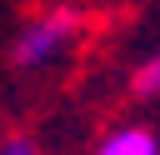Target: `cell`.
Returning <instances> with one entry per match:
<instances>
[{
  "mask_svg": "<svg viewBox=\"0 0 160 155\" xmlns=\"http://www.w3.org/2000/svg\"><path fill=\"white\" fill-rule=\"evenodd\" d=\"M135 85H140L145 95H160V55H155V60L140 70V80H135Z\"/></svg>",
  "mask_w": 160,
  "mask_h": 155,
  "instance_id": "3",
  "label": "cell"
},
{
  "mask_svg": "<svg viewBox=\"0 0 160 155\" xmlns=\"http://www.w3.org/2000/svg\"><path fill=\"white\" fill-rule=\"evenodd\" d=\"M100 155H160V150H155L150 130H115V135H105Z\"/></svg>",
  "mask_w": 160,
  "mask_h": 155,
  "instance_id": "2",
  "label": "cell"
},
{
  "mask_svg": "<svg viewBox=\"0 0 160 155\" xmlns=\"http://www.w3.org/2000/svg\"><path fill=\"white\" fill-rule=\"evenodd\" d=\"M0 155H35V140L15 135V140H5V150H0Z\"/></svg>",
  "mask_w": 160,
  "mask_h": 155,
  "instance_id": "4",
  "label": "cell"
},
{
  "mask_svg": "<svg viewBox=\"0 0 160 155\" xmlns=\"http://www.w3.org/2000/svg\"><path fill=\"white\" fill-rule=\"evenodd\" d=\"M75 30H80V15H75V10H50V15H40V20L20 35L15 60H20V65H40V60H50Z\"/></svg>",
  "mask_w": 160,
  "mask_h": 155,
  "instance_id": "1",
  "label": "cell"
}]
</instances>
